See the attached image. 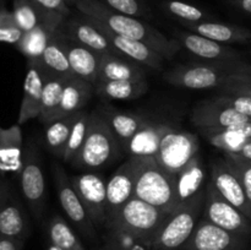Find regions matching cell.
Wrapping results in <instances>:
<instances>
[{"mask_svg":"<svg viewBox=\"0 0 251 250\" xmlns=\"http://www.w3.org/2000/svg\"><path fill=\"white\" fill-rule=\"evenodd\" d=\"M245 74H251V64L244 60L203 61L174 66L164 74L163 77L176 87L210 90L223 87Z\"/></svg>","mask_w":251,"mask_h":250,"instance_id":"obj_2","label":"cell"},{"mask_svg":"<svg viewBox=\"0 0 251 250\" xmlns=\"http://www.w3.org/2000/svg\"><path fill=\"white\" fill-rule=\"evenodd\" d=\"M91 113L81 110L74 123L73 130H71L70 137H69L68 145H66L65 153H64L63 161L65 163L71 164L75 161L76 157L80 153L83 144H85L86 136H87L88 127H90Z\"/></svg>","mask_w":251,"mask_h":250,"instance_id":"obj_38","label":"cell"},{"mask_svg":"<svg viewBox=\"0 0 251 250\" xmlns=\"http://www.w3.org/2000/svg\"><path fill=\"white\" fill-rule=\"evenodd\" d=\"M19 181L27 208L34 220L42 221L47 208V185L41 154L32 142L24 151V163L19 173Z\"/></svg>","mask_w":251,"mask_h":250,"instance_id":"obj_7","label":"cell"},{"mask_svg":"<svg viewBox=\"0 0 251 250\" xmlns=\"http://www.w3.org/2000/svg\"><path fill=\"white\" fill-rule=\"evenodd\" d=\"M78 113L60 118L44 125L46 126L44 127V141H46L47 149L58 158L63 159L74 123Z\"/></svg>","mask_w":251,"mask_h":250,"instance_id":"obj_34","label":"cell"},{"mask_svg":"<svg viewBox=\"0 0 251 250\" xmlns=\"http://www.w3.org/2000/svg\"><path fill=\"white\" fill-rule=\"evenodd\" d=\"M51 172H53L59 202H60L64 213L83 234L87 237H93L95 225L88 217L85 206L82 205L77 193L74 189L70 176H68L65 169L56 162L51 164Z\"/></svg>","mask_w":251,"mask_h":250,"instance_id":"obj_13","label":"cell"},{"mask_svg":"<svg viewBox=\"0 0 251 250\" xmlns=\"http://www.w3.org/2000/svg\"><path fill=\"white\" fill-rule=\"evenodd\" d=\"M31 222L26 206L5 175H0V235L26 240Z\"/></svg>","mask_w":251,"mask_h":250,"instance_id":"obj_10","label":"cell"},{"mask_svg":"<svg viewBox=\"0 0 251 250\" xmlns=\"http://www.w3.org/2000/svg\"><path fill=\"white\" fill-rule=\"evenodd\" d=\"M169 213L134 196L107 227L113 232L140 240L147 247Z\"/></svg>","mask_w":251,"mask_h":250,"instance_id":"obj_5","label":"cell"},{"mask_svg":"<svg viewBox=\"0 0 251 250\" xmlns=\"http://www.w3.org/2000/svg\"><path fill=\"white\" fill-rule=\"evenodd\" d=\"M183 26L188 31L223 44L248 43L251 41L250 29L238 26V25L208 20V21L196 22V24L183 25Z\"/></svg>","mask_w":251,"mask_h":250,"instance_id":"obj_27","label":"cell"},{"mask_svg":"<svg viewBox=\"0 0 251 250\" xmlns=\"http://www.w3.org/2000/svg\"><path fill=\"white\" fill-rule=\"evenodd\" d=\"M211 183L216 190L233 206L251 220V206L245 195L244 188L226 158H215L211 161Z\"/></svg>","mask_w":251,"mask_h":250,"instance_id":"obj_17","label":"cell"},{"mask_svg":"<svg viewBox=\"0 0 251 250\" xmlns=\"http://www.w3.org/2000/svg\"><path fill=\"white\" fill-rule=\"evenodd\" d=\"M149 90L145 80H98L95 83V93L100 98L130 100L141 97Z\"/></svg>","mask_w":251,"mask_h":250,"instance_id":"obj_30","label":"cell"},{"mask_svg":"<svg viewBox=\"0 0 251 250\" xmlns=\"http://www.w3.org/2000/svg\"><path fill=\"white\" fill-rule=\"evenodd\" d=\"M173 126L169 122L152 119L131 137L124 151L129 153V158H154L162 139Z\"/></svg>","mask_w":251,"mask_h":250,"instance_id":"obj_21","label":"cell"},{"mask_svg":"<svg viewBox=\"0 0 251 250\" xmlns=\"http://www.w3.org/2000/svg\"><path fill=\"white\" fill-rule=\"evenodd\" d=\"M75 7L81 14L102 22L114 33L142 42L164 59L173 58L181 47L176 38H168L152 25L141 21L139 17L114 11L98 0H77Z\"/></svg>","mask_w":251,"mask_h":250,"instance_id":"obj_1","label":"cell"},{"mask_svg":"<svg viewBox=\"0 0 251 250\" xmlns=\"http://www.w3.org/2000/svg\"><path fill=\"white\" fill-rule=\"evenodd\" d=\"M64 82L65 81L61 78L46 75L41 100V114H39V120L44 125L58 119Z\"/></svg>","mask_w":251,"mask_h":250,"instance_id":"obj_35","label":"cell"},{"mask_svg":"<svg viewBox=\"0 0 251 250\" xmlns=\"http://www.w3.org/2000/svg\"><path fill=\"white\" fill-rule=\"evenodd\" d=\"M144 66L120 54H102L98 80H145Z\"/></svg>","mask_w":251,"mask_h":250,"instance_id":"obj_29","label":"cell"},{"mask_svg":"<svg viewBox=\"0 0 251 250\" xmlns=\"http://www.w3.org/2000/svg\"><path fill=\"white\" fill-rule=\"evenodd\" d=\"M202 215L205 220L233 234L242 238H247L251 234V220L240 212L235 206L228 202L216 190L211 181H208L205 188Z\"/></svg>","mask_w":251,"mask_h":250,"instance_id":"obj_9","label":"cell"},{"mask_svg":"<svg viewBox=\"0 0 251 250\" xmlns=\"http://www.w3.org/2000/svg\"><path fill=\"white\" fill-rule=\"evenodd\" d=\"M100 115L105 119L110 129L113 130L117 139L119 140L123 149H125L131 137L141 129L144 125L151 122L152 118L149 115L136 112H125L118 110L112 107H103L100 110Z\"/></svg>","mask_w":251,"mask_h":250,"instance_id":"obj_26","label":"cell"},{"mask_svg":"<svg viewBox=\"0 0 251 250\" xmlns=\"http://www.w3.org/2000/svg\"><path fill=\"white\" fill-rule=\"evenodd\" d=\"M24 151L21 125L0 126V175H19L24 163Z\"/></svg>","mask_w":251,"mask_h":250,"instance_id":"obj_24","label":"cell"},{"mask_svg":"<svg viewBox=\"0 0 251 250\" xmlns=\"http://www.w3.org/2000/svg\"><path fill=\"white\" fill-rule=\"evenodd\" d=\"M2 6H4V0H0V9H1Z\"/></svg>","mask_w":251,"mask_h":250,"instance_id":"obj_50","label":"cell"},{"mask_svg":"<svg viewBox=\"0 0 251 250\" xmlns=\"http://www.w3.org/2000/svg\"><path fill=\"white\" fill-rule=\"evenodd\" d=\"M60 32V29H59ZM60 39L68 55L71 70L76 77L96 83L100 77V54L75 43L60 32Z\"/></svg>","mask_w":251,"mask_h":250,"instance_id":"obj_23","label":"cell"},{"mask_svg":"<svg viewBox=\"0 0 251 250\" xmlns=\"http://www.w3.org/2000/svg\"><path fill=\"white\" fill-rule=\"evenodd\" d=\"M25 240L0 235V250H24Z\"/></svg>","mask_w":251,"mask_h":250,"instance_id":"obj_45","label":"cell"},{"mask_svg":"<svg viewBox=\"0 0 251 250\" xmlns=\"http://www.w3.org/2000/svg\"><path fill=\"white\" fill-rule=\"evenodd\" d=\"M191 122L199 131L206 136L208 134L222 131L232 126L251 123V118L237 112L233 108L220 104L215 100H201L194 107Z\"/></svg>","mask_w":251,"mask_h":250,"instance_id":"obj_11","label":"cell"},{"mask_svg":"<svg viewBox=\"0 0 251 250\" xmlns=\"http://www.w3.org/2000/svg\"><path fill=\"white\" fill-rule=\"evenodd\" d=\"M109 9L135 17H150L151 10L142 0H98Z\"/></svg>","mask_w":251,"mask_h":250,"instance_id":"obj_41","label":"cell"},{"mask_svg":"<svg viewBox=\"0 0 251 250\" xmlns=\"http://www.w3.org/2000/svg\"><path fill=\"white\" fill-rule=\"evenodd\" d=\"M250 53H251V49H250Z\"/></svg>","mask_w":251,"mask_h":250,"instance_id":"obj_51","label":"cell"},{"mask_svg":"<svg viewBox=\"0 0 251 250\" xmlns=\"http://www.w3.org/2000/svg\"><path fill=\"white\" fill-rule=\"evenodd\" d=\"M134 196L167 212L176 210V175L164 171L154 158H135Z\"/></svg>","mask_w":251,"mask_h":250,"instance_id":"obj_4","label":"cell"},{"mask_svg":"<svg viewBox=\"0 0 251 250\" xmlns=\"http://www.w3.org/2000/svg\"><path fill=\"white\" fill-rule=\"evenodd\" d=\"M78 12V11H77ZM60 32L75 43L81 44L98 54H119L103 32L83 14L70 15L60 27ZM122 55V54H120Z\"/></svg>","mask_w":251,"mask_h":250,"instance_id":"obj_14","label":"cell"},{"mask_svg":"<svg viewBox=\"0 0 251 250\" xmlns=\"http://www.w3.org/2000/svg\"><path fill=\"white\" fill-rule=\"evenodd\" d=\"M24 32L17 25L12 11L4 6L0 9V43H9L16 46Z\"/></svg>","mask_w":251,"mask_h":250,"instance_id":"obj_39","label":"cell"},{"mask_svg":"<svg viewBox=\"0 0 251 250\" xmlns=\"http://www.w3.org/2000/svg\"><path fill=\"white\" fill-rule=\"evenodd\" d=\"M205 189L188 203L168 215L147 245L151 250H180L195 230L202 213Z\"/></svg>","mask_w":251,"mask_h":250,"instance_id":"obj_6","label":"cell"},{"mask_svg":"<svg viewBox=\"0 0 251 250\" xmlns=\"http://www.w3.org/2000/svg\"><path fill=\"white\" fill-rule=\"evenodd\" d=\"M44 80H46V73L42 69L39 61H27L24 93H22L21 107L17 118L19 125H24L28 120L39 118Z\"/></svg>","mask_w":251,"mask_h":250,"instance_id":"obj_20","label":"cell"},{"mask_svg":"<svg viewBox=\"0 0 251 250\" xmlns=\"http://www.w3.org/2000/svg\"><path fill=\"white\" fill-rule=\"evenodd\" d=\"M76 1H77V0H65V2H66V4H68L70 7H71V6H75Z\"/></svg>","mask_w":251,"mask_h":250,"instance_id":"obj_48","label":"cell"},{"mask_svg":"<svg viewBox=\"0 0 251 250\" xmlns=\"http://www.w3.org/2000/svg\"><path fill=\"white\" fill-rule=\"evenodd\" d=\"M48 250H60V249H59V248H56L55 245H53V244H51L50 247H49V249H48Z\"/></svg>","mask_w":251,"mask_h":250,"instance_id":"obj_49","label":"cell"},{"mask_svg":"<svg viewBox=\"0 0 251 250\" xmlns=\"http://www.w3.org/2000/svg\"><path fill=\"white\" fill-rule=\"evenodd\" d=\"M88 19H90L91 21L103 32V34L107 37V39L110 42L113 48H114L118 53L122 54L123 56L135 61V63L140 64L141 66H146V68L153 69V70H162L164 58L161 54L154 51L153 49H151L149 46L142 43V42L125 38V37H122L119 36V34L114 33V32L110 31L105 25L97 21V20L91 19V17H88Z\"/></svg>","mask_w":251,"mask_h":250,"instance_id":"obj_18","label":"cell"},{"mask_svg":"<svg viewBox=\"0 0 251 250\" xmlns=\"http://www.w3.org/2000/svg\"><path fill=\"white\" fill-rule=\"evenodd\" d=\"M122 145L113 130L98 112L91 113L90 127L85 144L71 166L92 172L112 164L119 158Z\"/></svg>","mask_w":251,"mask_h":250,"instance_id":"obj_3","label":"cell"},{"mask_svg":"<svg viewBox=\"0 0 251 250\" xmlns=\"http://www.w3.org/2000/svg\"><path fill=\"white\" fill-rule=\"evenodd\" d=\"M245 238L228 232L201 218L195 230L180 250H243Z\"/></svg>","mask_w":251,"mask_h":250,"instance_id":"obj_15","label":"cell"},{"mask_svg":"<svg viewBox=\"0 0 251 250\" xmlns=\"http://www.w3.org/2000/svg\"><path fill=\"white\" fill-rule=\"evenodd\" d=\"M234 154H238V156L243 157V158L249 159V161H251V141L248 142V144L245 145V146L243 147V149L240 150L238 153H234Z\"/></svg>","mask_w":251,"mask_h":250,"instance_id":"obj_47","label":"cell"},{"mask_svg":"<svg viewBox=\"0 0 251 250\" xmlns=\"http://www.w3.org/2000/svg\"><path fill=\"white\" fill-rule=\"evenodd\" d=\"M176 39L189 53L203 59L205 61L243 60V54L230 47L229 44L212 41V39L206 38V37L194 33L188 29L179 31L176 33Z\"/></svg>","mask_w":251,"mask_h":250,"instance_id":"obj_19","label":"cell"},{"mask_svg":"<svg viewBox=\"0 0 251 250\" xmlns=\"http://www.w3.org/2000/svg\"><path fill=\"white\" fill-rule=\"evenodd\" d=\"M225 158L239 178L251 206V161L234 153H225Z\"/></svg>","mask_w":251,"mask_h":250,"instance_id":"obj_40","label":"cell"},{"mask_svg":"<svg viewBox=\"0 0 251 250\" xmlns=\"http://www.w3.org/2000/svg\"><path fill=\"white\" fill-rule=\"evenodd\" d=\"M36 4L41 5L42 7L50 11L58 12V14L63 15V16L69 17L71 15L70 6L65 2V0H32Z\"/></svg>","mask_w":251,"mask_h":250,"instance_id":"obj_44","label":"cell"},{"mask_svg":"<svg viewBox=\"0 0 251 250\" xmlns=\"http://www.w3.org/2000/svg\"><path fill=\"white\" fill-rule=\"evenodd\" d=\"M223 93H239L251 97V74L239 76L220 88Z\"/></svg>","mask_w":251,"mask_h":250,"instance_id":"obj_43","label":"cell"},{"mask_svg":"<svg viewBox=\"0 0 251 250\" xmlns=\"http://www.w3.org/2000/svg\"><path fill=\"white\" fill-rule=\"evenodd\" d=\"M135 158H129L119 167L107 183V207L105 225L113 222L125 203L134 198L135 190Z\"/></svg>","mask_w":251,"mask_h":250,"instance_id":"obj_16","label":"cell"},{"mask_svg":"<svg viewBox=\"0 0 251 250\" xmlns=\"http://www.w3.org/2000/svg\"><path fill=\"white\" fill-rule=\"evenodd\" d=\"M50 243L60 250H85L77 235L61 216H53L48 222Z\"/></svg>","mask_w":251,"mask_h":250,"instance_id":"obj_36","label":"cell"},{"mask_svg":"<svg viewBox=\"0 0 251 250\" xmlns=\"http://www.w3.org/2000/svg\"><path fill=\"white\" fill-rule=\"evenodd\" d=\"M161 7L166 14L178 20L181 25L196 24V22L212 20V16L201 10L200 7L181 1V0H163L161 2Z\"/></svg>","mask_w":251,"mask_h":250,"instance_id":"obj_37","label":"cell"},{"mask_svg":"<svg viewBox=\"0 0 251 250\" xmlns=\"http://www.w3.org/2000/svg\"><path fill=\"white\" fill-rule=\"evenodd\" d=\"M95 93V83L80 77H73L64 82L58 119L85 110Z\"/></svg>","mask_w":251,"mask_h":250,"instance_id":"obj_28","label":"cell"},{"mask_svg":"<svg viewBox=\"0 0 251 250\" xmlns=\"http://www.w3.org/2000/svg\"><path fill=\"white\" fill-rule=\"evenodd\" d=\"M226 1L239 9L240 11L251 15V0H226Z\"/></svg>","mask_w":251,"mask_h":250,"instance_id":"obj_46","label":"cell"},{"mask_svg":"<svg viewBox=\"0 0 251 250\" xmlns=\"http://www.w3.org/2000/svg\"><path fill=\"white\" fill-rule=\"evenodd\" d=\"M12 14L22 32H28L39 25H51L60 28L66 17L50 11L32 0H12Z\"/></svg>","mask_w":251,"mask_h":250,"instance_id":"obj_25","label":"cell"},{"mask_svg":"<svg viewBox=\"0 0 251 250\" xmlns=\"http://www.w3.org/2000/svg\"><path fill=\"white\" fill-rule=\"evenodd\" d=\"M199 149L195 134L173 126L162 139L154 159L164 171L176 175L199 153Z\"/></svg>","mask_w":251,"mask_h":250,"instance_id":"obj_8","label":"cell"},{"mask_svg":"<svg viewBox=\"0 0 251 250\" xmlns=\"http://www.w3.org/2000/svg\"><path fill=\"white\" fill-rule=\"evenodd\" d=\"M213 100L217 103L227 107L233 108L242 114L248 115L251 118V97L247 95H239V93H223L221 92L217 97Z\"/></svg>","mask_w":251,"mask_h":250,"instance_id":"obj_42","label":"cell"},{"mask_svg":"<svg viewBox=\"0 0 251 250\" xmlns=\"http://www.w3.org/2000/svg\"><path fill=\"white\" fill-rule=\"evenodd\" d=\"M70 180L93 225H105L107 183L103 176L96 172H85L70 176Z\"/></svg>","mask_w":251,"mask_h":250,"instance_id":"obj_12","label":"cell"},{"mask_svg":"<svg viewBox=\"0 0 251 250\" xmlns=\"http://www.w3.org/2000/svg\"><path fill=\"white\" fill-rule=\"evenodd\" d=\"M39 64H41L42 69L47 76H53V77L61 78L64 81L75 77L73 70H71L66 51L64 49L63 43H61L60 32L59 31L56 32L54 38L51 39L49 46L44 50Z\"/></svg>","mask_w":251,"mask_h":250,"instance_id":"obj_31","label":"cell"},{"mask_svg":"<svg viewBox=\"0 0 251 250\" xmlns=\"http://www.w3.org/2000/svg\"><path fill=\"white\" fill-rule=\"evenodd\" d=\"M59 29L51 25H39L36 28L25 32L15 47L22 55L26 56L27 61H39Z\"/></svg>","mask_w":251,"mask_h":250,"instance_id":"obj_32","label":"cell"},{"mask_svg":"<svg viewBox=\"0 0 251 250\" xmlns=\"http://www.w3.org/2000/svg\"><path fill=\"white\" fill-rule=\"evenodd\" d=\"M206 166L200 152L176 174V207L188 203L203 190L206 180Z\"/></svg>","mask_w":251,"mask_h":250,"instance_id":"obj_22","label":"cell"},{"mask_svg":"<svg viewBox=\"0 0 251 250\" xmlns=\"http://www.w3.org/2000/svg\"><path fill=\"white\" fill-rule=\"evenodd\" d=\"M207 141L223 153H238L251 141V123L206 135Z\"/></svg>","mask_w":251,"mask_h":250,"instance_id":"obj_33","label":"cell"}]
</instances>
